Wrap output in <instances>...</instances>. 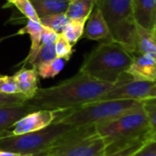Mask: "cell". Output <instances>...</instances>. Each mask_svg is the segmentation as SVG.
<instances>
[{
	"mask_svg": "<svg viewBox=\"0 0 156 156\" xmlns=\"http://www.w3.org/2000/svg\"><path fill=\"white\" fill-rule=\"evenodd\" d=\"M116 84V83H115ZM115 84L96 80L85 73H78L59 84L41 89L27 100L25 105L34 111H64L96 102Z\"/></svg>",
	"mask_w": 156,
	"mask_h": 156,
	"instance_id": "cell-1",
	"label": "cell"
},
{
	"mask_svg": "<svg viewBox=\"0 0 156 156\" xmlns=\"http://www.w3.org/2000/svg\"><path fill=\"white\" fill-rule=\"evenodd\" d=\"M132 59L133 55L120 44L102 41L86 56L79 71L96 80L115 84L126 74Z\"/></svg>",
	"mask_w": 156,
	"mask_h": 156,
	"instance_id": "cell-2",
	"label": "cell"
},
{
	"mask_svg": "<svg viewBox=\"0 0 156 156\" xmlns=\"http://www.w3.org/2000/svg\"><path fill=\"white\" fill-rule=\"evenodd\" d=\"M143 101L135 100H110L91 102L77 108L54 111V123L74 128L96 126L110 122L128 112L142 109Z\"/></svg>",
	"mask_w": 156,
	"mask_h": 156,
	"instance_id": "cell-3",
	"label": "cell"
},
{
	"mask_svg": "<svg viewBox=\"0 0 156 156\" xmlns=\"http://www.w3.org/2000/svg\"><path fill=\"white\" fill-rule=\"evenodd\" d=\"M96 131L106 142V155L133 144L147 142L151 137L150 124L143 108L96 125Z\"/></svg>",
	"mask_w": 156,
	"mask_h": 156,
	"instance_id": "cell-4",
	"label": "cell"
},
{
	"mask_svg": "<svg viewBox=\"0 0 156 156\" xmlns=\"http://www.w3.org/2000/svg\"><path fill=\"white\" fill-rule=\"evenodd\" d=\"M108 27L112 41L124 47L131 54L137 53V23L132 0H97Z\"/></svg>",
	"mask_w": 156,
	"mask_h": 156,
	"instance_id": "cell-5",
	"label": "cell"
},
{
	"mask_svg": "<svg viewBox=\"0 0 156 156\" xmlns=\"http://www.w3.org/2000/svg\"><path fill=\"white\" fill-rule=\"evenodd\" d=\"M74 127L52 122L46 128L19 135L6 133L0 137V150L19 155L42 156Z\"/></svg>",
	"mask_w": 156,
	"mask_h": 156,
	"instance_id": "cell-6",
	"label": "cell"
},
{
	"mask_svg": "<svg viewBox=\"0 0 156 156\" xmlns=\"http://www.w3.org/2000/svg\"><path fill=\"white\" fill-rule=\"evenodd\" d=\"M107 144L96 126L73 128L42 156H105Z\"/></svg>",
	"mask_w": 156,
	"mask_h": 156,
	"instance_id": "cell-7",
	"label": "cell"
},
{
	"mask_svg": "<svg viewBox=\"0 0 156 156\" xmlns=\"http://www.w3.org/2000/svg\"><path fill=\"white\" fill-rule=\"evenodd\" d=\"M154 99H156V81L132 80L128 74H124L99 101L135 100L144 101Z\"/></svg>",
	"mask_w": 156,
	"mask_h": 156,
	"instance_id": "cell-8",
	"label": "cell"
},
{
	"mask_svg": "<svg viewBox=\"0 0 156 156\" xmlns=\"http://www.w3.org/2000/svg\"><path fill=\"white\" fill-rule=\"evenodd\" d=\"M55 118L54 111L38 110L29 112L14 123L11 130L7 133L11 135H19L37 132L51 125Z\"/></svg>",
	"mask_w": 156,
	"mask_h": 156,
	"instance_id": "cell-9",
	"label": "cell"
},
{
	"mask_svg": "<svg viewBox=\"0 0 156 156\" xmlns=\"http://www.w3.org/2000/svg\"><path fill=\"white\" fill-rule=\"evenodd\" d=\"M126 74L132 80L156 81V60L149 55L137 53L133 55L132 62Z\"/></svg>",
	"mask_w": 156,
	"mask_h": 156,
	"instance_id": "cell-10",
	"label": "cell"
},
{
	"mask_svg": "<svg viewBox=\"0 0 156 156\" xmlns=\"http://www.w3.org/2000/svg\"><path fill=\"white\" fill-rule=\"evenodd\" d=\"M82 37L90 40H100L101 42L112 40L106 20L96 5L86 22Z\"/></svg>",
	"mask_w": 156,
	"mask_h": 156,
	"instance_id": "cell-11",
	"label": "cell"
},
{
	"mask_svg": "<svg viewBox=\"0 0 156 156\" xmlns=\"http://www.w3.org/2000/svg\"><path fill=\"white\" fill-rule=\"evenodd\" d=\"M132 5L137 25L152 32L155 27L156 0H132Z\"/></svg>",
	"mask_w": 156,
	"mask_h": 156,
	"instance_id": "cell-12",
	"label": "cell"
},
{
	"mask_svg": "<svg viewBox=\"0 0 156 156\" xmlns=\"http://www.w3.org/2000/svg\"><path fill=\"white\" fill-rule=\"evenodd\" d=\"M18 93L22 94L27 100L33 98L39 89V75L35 69L22 68L13 75Z\"/></svg>",
	"mask_w": 156,
	"mask_h": 156,
	"instance_id": "cell-13",
	"label": "cell"
},
{
	"mask_svg": "<svg viewBox=\"0 0 156 156\" xmlns=\"http://www.w3.org/2000/svg\"><path fill=\"white\" fill-rule=\"evenodd\" d=\"M32 112L35 111L25 104L0 107V137L6 135L20 118Z\"/></svg>",
	"mask_w": 156,
	"mask_h": 156,
	"instance_id": "cell-14",
	"label": "cell"
},
{
	"mask_svg": "<svg viewBox=\"0 0 156 156\" xmlns=\"http://www.w3.org/2000/svg\"><path fill=\"white\" fill-rule=\"evenodd\" d=\"M42 29V26L40 25V22H35L33 20L28 19L27 24L24 27L20 28L16 35H24V34H29L30 40H31V46L29 52L27 56V58L24 59L22 62L23 68L26 65H30L34 58L36 57L40 48V32Z\"/></svg>",
	"mask_w": 156,
	"mask_h": 156,
	"instance_id": "cell-15",
	"label": "cell"
},
{
	"mask_svg": "<svg viewBox=\"0 0 156 156\" xmlns=\"http://www.w3.org/2000/svg\"><path fill=\"white\" fill-rule=\"evenodd\" d=\"M39 18L54 15L65 14L70 0H29Z\"/></svg>",
	"mask_w": 156,
	"mask_h": 156,
	"instance_id": "cell-16",
	"label": "cell"
},
{
	"mask_svg": "<svg viewBox=\"0 0 156 156\" xmlns=\"http://www.w3.org/2000/svg\"><path fill=\"white\" fill-rule=\"evenodd\" d=\"M95 5L94 0H70L65 15L73 21H86Z\"/></svg>",
	"mask_w": 156,
	"mask_h": 156,
	"instance_id": "cell-17",
	"label": "cell"
},
{
	"mask_svg": "<svg viewBox=\"0 0 156 156\" xmlns=\"http://www.w3.org/2000/svg\"><path fill=\"white\" fill-rule=\"evenodd\" d=\"M137 53L149 55L156 60V39L152 32L140 26H137Z\"/></svg>",
	"mask_w": 156,
	"mask_h": 156,
	"instance_id": "cell-18",
	"label": "cell"
},
{
	"mask_svg": "<svg viewBox=\"0 0 156 156\" xmlns=\"http://www.w3.org/2000/svg\"><path fill=\"white\" fill-rule=\"evenodd\" d=\"M70 22V19L65 14H54L40 18V23L42 27L53 30L58 35L62 34L65 27Z\"/></svg>",
	"mask_w": 156,
	"mask_h": 156,
	"instance_id": "cell-19",
	"label": "cell"
},
{
	"mask_svg": "<svg viewBox=\"0 0 156 156\" xmlns=\"http://www.w3.org/2000/svg\"><path fill=\"white\" fill-rule=\"evenodd\" d=\"M56 58L57 55L55 50V42H49L40 46L36 57L34 58L30 65L33 69H37L38 67H40L43 63L53 60Z\"/></svg>",
	"mask_w": 156,
	"mask_h": 156,
	"instance_id": "cell-20",
	"label": "cell"
},
{
	"mask_svg": "<svg viewBox=\"0 0 156 156\" xmlns=\"http://www.w3.org/2000/svg\"><path fill=\"white\" fill-rule=\"evenodd\" d=\"M64 66V60L60 58H56L53 60L43 63L36 69L39 77L42 79H50L57 76Z\"/></svg>",
	"mask_w": 156,
	"mask_h": 156,
	"instance_id": "cell-21",
	"label": "cell"
},
{
	"mask_svg": "<svg viewBox=\"0 0 156 156\" xmlns=\"http://www.w3.org/2000/svg\"><path fill=\"white\" fill-rule=\"evenodd\" d=\"M86 21H73L70 20L68 25L63 29L62 35L74 46L82 37Z\"/></svg>",
	"mask_w": 156,
	"mask_h": 156,
	"instance_id": "cell-22",
	"label": "cell"
},
{
	"mask_svg": "<svg viewBox=\"0 0 156 156\" xmlns=\"http://www.w3.org/2000/svg\"><path fill=\"white\" fill-rule=\"evenodd\" d=\"M55 50L57 58H63V60H69L74 53L73 45L62 35H58L55 41Z\"/></svg>",
	"mask_w": 156,
	"mask_h": 156,
	"instance_id": "cell-23",
	"label": "cell"
},
{
	"mask_svg": "<svg viewBox=\"0 0 156 156\" xmlns=\"http://www.w3.org/2000/svg\"><path fill=\"white\" fill-rule=\"evenodd\" d=\"M143 109L147 116L151 128V136H153L156 133V99L144 101Z\"/></svg>",
	"mask_w": 156,
	"mask_h": 156,
	"instance_id": "cell-24",
	"label": "cell"
},
{
	"mask_svg": "<svg viewBox=\"0 0 156 156\" xmlns=\"http://www.w3.org/2000/svg\"><path fill=\"white\" fill-rule=\"evenodd\" d=\"M28 19L40 22V18L29 0H17L13 4Z\"/></svg>",
	"mask_w": 156,
	"mask_h": 156,
	"instance_id": "cell-25",
	"label": "cell"
},
{
	"mask_svg": "<svg viewBox=\"0 0 156 156\" xmlns=\"http://www.w3.org/2000/svg\"><path fill=\"white\" fill-rule=\"evenodd\" d=\"M27 99L20 93L17 94H4L0 93V107L24 105Z\"/></svg>",
	"mask_w": 156,
	"mask_h": 156,
	"instance_id": "cell-26",
	"label": "cell"
},
{
	"mask_svg": "<svg viewBox=\"0 0 156 156\" xmlns=\"http://www.w3.org/2000/svg\"><path fill=\"white\" fill-rule=\"evenodd\" d=\"M0 93H4V94L18 93L17 83L13 76L0 75Z\"/></svg>",
	"mask_w": 156,
	"mask_h": 156,
	"instance_id": "cell-27",
	"label": "cell"
},
{
	"mask_svg": "<svg viewBox=\"0 0 156 156\" xmlns=\"http://www.w3.org/2000/svg\"><path fill=\"white\" fill-rule=\"evenodd\" d=\"M146 142H139V143H136V144H133L131 145H129L127 146L126 148L120 150V151H118L116 153H113L111 154H108V155L105 156H133V154L139 150L141 149L143 144H145Z\"/></svg>",
	"mask_w": 156,
	"mask_h": 156,
	"instance_id": "cell-28",
	"label": "cell"
},
{
	"mask_svg": "<svg viewBox=\"0 0 156 156\" xmlns=\"http://www.w3.org/2000/svg\"><path fill=\"white\" fill-rule=\"evenodd\" d=\"M133 156H156V142H146Z\"/></svg>",
	"mask_w": 156,
	"mask_h": 156,
	"instance_id": "cell-29",
	"label": "cell"
},
{
	"mask_svg": "<svg viewBox=\"0 0 156 156\" xmlns=\"http://www.w3.org/2000/svg\"><path fill=\"white\" fill-rule=\"evenodd\" d=\"M58 37V34L55 33L53 30L42 27L41 32H40V46L42 44H46L49 42H55L56 38Z\"/></svg>",
	"mask_w": 156,
	"mask_h": 156,
	"instance_id": "cell-30",
	"label": "cell"
},
{
	"mask_svg": "<svg viewBox=\"0 0 156 156\" xmlns=\"http://www.w3.org/2000/svg\"><path fill=\"white\" fill-rule=\"evenodd\" d=\"M0 156H20L17 154L10 153V152H6V151H1L0 150Z\"/></svg>",
	"mask_w": 156,
	"mask_h": 156,
	"instance_id": "cell-31",
	"label": "cell"
},
{
	"mask_svg": "<svg viewBox=\"0 0 156 156\" xmlns=\"http://www.w3.org/2000/svg\"><path fill=\"white\" fill-rule=\"evenodd\" d=\"M148 141H152V142H156V133H155V134H154L153 136H151V137H150V139H149ZM148 141H147V142H148Z\"/></svg>",
	"mask_w": 156,
	"mask_h": 156,
	"instance_id": "cell-32",
	"label": "cell"
},
{
	"mask_svg": "<svg viewBox=\"0 0 156 156\" xmlns=\"http://www.w3.org/2000/svg\"><path fill=\"white\" fill-rule=\"evenodd\" d=\"M152 34H153V36L154 37V38L156 39V27L154 29V30H153V31H152Z\"/></svg>",
	"mask_w": 156,
	"mask_h": 156,
	"instance_id": "cell-33",
	"label": "cell"
},
{
	"mask_svg": "<svg viewBox=\"0 0 156 156\" xmlns=\"http://www.w3.org/2000/svg\"><path fill=\"white\" fill-rule=\"evenodd\" d=\"M6 1H7V3H8V4H12V5H13L17 0H6Z\"/></svg>",
	"mask_w": 156,
	"mask_h": 156,
	"instance_id": "cell-34",
	"label": "cell"
},
{
	"mask_svg": "<svg viewBox=\"0 0 156 156\" xmlns=\"http://www.w3.org/2000/svg\"><path fill=\"white\" fill-rule=\"evenodd\" d=\"M20 156H29V155H20Z\"/></svg>",
	"mask_w": 156,
	"mask_h": 156,
	"instance_id": "cell-35",
	"label": "cell"
},
{
	"mask_svg": "<svg viewBox=\"0 0 156 156\" xmlns=\"http://www.w3.org/2000/svg\"><path fill=\"white\" fill-rule=\"evenodd\" d=\"M155 27H156V22H155ZM155 27H154V28H155Z\"/></svg>",
	"mask_w": 156,
	"mask_h": 156,
	"instance_id": "cell-36",
	"label": "cell"
},
{
	"mask_svg": "<svg viewBox=\"0 0 156 156\" xmlns=\"http://www.w3.org/2000/svg\"><path fill=\"white\" fill-rule=\"evenodd\" d=\"M94 1H95V2H96V1H97V0H94Z\"/></svg>",
	"mask_w": 156,
	"mask_h": 156,
	"instance_id": "cell-37",
	"label": "cell"
}]
</instances>
